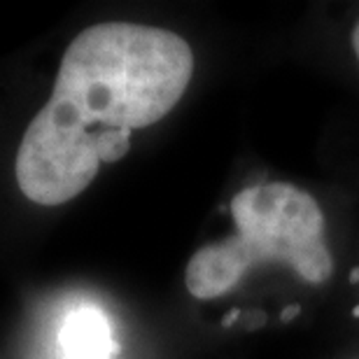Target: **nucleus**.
I'll return each instance as SVG.
<instances>
[{"mask_svg": "<svg viewBox=\"0 0 359 359\" xmlns=\"http://www.w3.org/2000/svg\"><path fill=\"white\" fill-rule=\"evenodd\" d=\"M191 75V47L177 33L124 21L82 31L19 145V189L38 205L80 196L100 163L131 149L133 131L173 110Z\"/></svg>", "mask_w": 359, "mask_h": 359, "instance_id": "obj_1", "label": "nucleus"}, {"mask_svg": "<svg viewBox=\"0 0 359 359\" xmlns=\"http://www.w3.org/2000/svg\"><path fill=\"white\" fill-rule=\"evenodd\" d=\"M236 233L201 248L187 264L191 297H224L259 264H285L311 285L332 278L325 215L311 194L290 182H262L238 191L229 205Z\"/></svg>", "mask_w": 359, "mask_h": 359, "instance_id": "obj_2", "label": "nucleus"}, {"mask_svg": "<svg viewBox=\"0 0 359 359\" xmlns=\"http://www.w3.org/2000/svg\"><path fill=\"white\" fill-rule=\"evenodd\" d=\"M59 346L63 359H112L119 353L107 315L89 304L77 306L66 315Z\"/></svg>", "mask_w": 359, "mask_h": 359, "instance_id": "obj_3", "label": "nucleus"}, {"mask_svg": "<svg viewBox=\"0 0 359 359\" xmlns=\"http://www.w3.org/2000/svg\"><path fill=\"white\" fill-rule=\"evenodd\" d=\"M299 313H301V306H297V304H294V306L285 308V311L280 313V320H283V322H290V320H294V318H297Z\"/></svg>", "mask_w": 359, "mask_h": 359, "instance_id": "obj_4", "label": "nucleus"}, {"mask_svg": "<svg viewBox=\"0 0 359 359\" xmlns=\"http://www.w3.org/2000/svg\"><path fill=\"white\" fill-rule=\"evenodd\" d=\"M238 318H241V308H233L231 313H226V315H224V320H222V325H224V327H231L233 322L238 320Z\"/></svg>", "mask_w": 359, "mask_h": 359, "instance_id": "obj_5", "label": "nucleus"}, {"mask_svg": "<svg viewBox=\"0 0 359 359\" xmlns=\"http://www.w3.org/2000/svg\"><path fill=\"white\" fill-rule=\"evenodd\" d=\"M353 49H355V56H357V61H359V21H357L355 31H353Z\"/></svg>", "mask_w": 359, "mask_h": 359, "instance_id": "obj_6", "label": "nucleus"}, {"mask_svg": "<svg viewBox=\"0 0 359 359\" xmlns=\"http://www.w3.org/2000/svg\"><path fill=\"white\" fill-rule=\"evenodd\" d=\"M350 283H359V269H353L350 273Z\"/></svg>", "mask_w": 359, "mask_h": 359, "instance_id": "obj_7", "label": "nucleus"}, {"mask_svg": "<svg viewBox=\"0 0 359 359\" xmlns=\"http://www.w3.org/2000/svg\"><path fill=\"white\" fill-rule=\"evenodd\" d=\"M353 315H355V318H359V306H355V311H353Z\"/></svg>", "mask_w": 359, "mask_h": 359, "instance_id": "obj_8", "label": "nucleus"}]
</instances>
